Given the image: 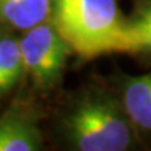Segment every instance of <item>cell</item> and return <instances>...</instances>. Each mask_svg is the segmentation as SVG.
<instances>
[{"mask_svg": "<svg viewBox=\"0 0 151 151\" xmlns=\"http://www.w3.org/2000/svg\"><path fill=\"white\" fill-rule=\"evenodd\" d=\"M41 146V133L32 122L18 116L0 122V151H35Z\"/></svg>", "mask_w": 151, "mask_h": 151, "instance_id": "52a82bcc", "label": "cell"}, {"mask_svg": "<svg viewBox=\"0 0 151 151\" xmlns=\"http://www.w3.org/2000/svg\"><path fill=\"white\" fill-rule=\"evenodd\" d=\"M24 71L20 41L0 38V95L10 91Z\"/></svg>", "mask_w": 151, "mask_h": 151, "instance_id": "ba28073f", "label": "cell"}, {"mask_svg": "<svg viewBox=\"0 0 151 151\" xmlns=\"http://www.w3.org/2000/svg\"><path fill=\"white\" fill-rule=\"evenodd\" d=\"M50 21L83 59L123 53L126 16L116 0H52Z\"/></svg>", "mask_w": 151, "mask_h": 151, "instance_id": "6da1fadb", "label": "cell"}, {"mask_svg": "<svg viewBox=\"0 0 151 151\" xmlns=\"http://www.w3.org/2000/svg\"><path fill=\"white\" fill-rule=\"evenodd\" d=\"M66 137L80 151H126L136 143V126L122 99L106 92L81 97L66 115Z\"/></svg>", "mask_w": 151, "mask_h": 151, "instance_id": "7a4b0ae2", "label": "cell"}, {"mask_svg": "<svg viewBox=\"0 0 151 151\" xmlns=\"http://www.w3.org/2000/svg\"><path fill=\"white\" fill-rule=\"evenodd\" d=\"M50 13L52 0H0V18L24 31L49 20Z\"/></svg>", "mask_w": 151, "mask_h": 151, "instance_id": "8992f818", "label": "cell"}, {"mask_svg": "<svg viewBox=\"0 0 151 151\" xmlns=\"http://www.w3.org/2000/svg\"><path fill=\"white\" fill-rule=\"evenodd\" d=\"M120 99L136 129L151 132V70L140 76L126 77Z\"/></svg>", "mask_w": 151, "mask_h": 151, "instance_id": "277c9868", "label": "cell"}, {"mask_svg": "<svg viewBox=\"0 0 151 151\" xmlns=\"http://www.w3.org/2000/svg\"><path fill=\"white\" fill-rule=\"evenodd\" d=\"M123 53L151 55V0H134L130 16H126Z\"/></svg>", "mask_w": 151, "mask_h": 151, "instance_id": "5b68a950", "label": "cell"}, {"mask_svg": "<svg viewBox=\"0 0 151 151\" xmlns=\"http://www.w3.org/2000/svg\"><path fill=\"white\" fill-rule=\"evenodd\" d=\"M20 49L24 71L41 87H52L60 80L66 62L73 53L50 18L27 29L20 39Z\"/></svg>", "mask_w": 151, "mask_h": 151, "instance_id": "3957f363", "label": "cell"}]
</instances>
